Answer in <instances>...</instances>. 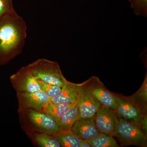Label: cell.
Here are the masks:
<instances>
[{
	"label": "cell",
	"instance_id": "obj_8",
	"mask_svg": "<svg viewBox=\"0 0 147 147\" xmlns=\"http://www.w3.org/2000/svg\"><path fill=\"white\" fill-rule=\"evenodd\" d=\"M17 95L20 111L29 110L40 112L51 101V98L41 90L34 92H17Z\"/></svg>",
	"mask_w": 147,
	"mask_h": 147
},
{
	"label": "cell",
	"instance_id": "obj_7",
	"mask_svg": "<svg viewBox=\"0 0 147 147\" xmlns=\"http://www.w3.org/2000/svg\"><path fill=\"white\" fill-rule=\"evenodd\" d=\"M10 79L17 92H34L41 90L38 80L26 66L21 67Z\"/></svg>",
	"mask_w": 147,
	"mask_h": 147
},
{
	"label": "cell",
	"instance_id": "obj_16",
	"mask_svg": "<svg viewBox=\"0 0 147 147\" xmlns=\"http://www.w3.org/2000/svg\"><path fill=\"white\" fill-rule=\"evenodd\" d=\"M129 98L139 107L142 112L145 113L146 110L147 101V76H145L144 81L141 88L134 94Z\"/></svg>",
	"mask_w": 147,
	"mask_h": 147
},
{
	"label": "cell",
	"instance_id": "obj_5",
	"mask_svg": "<svg viewBox=\"0 0 147 147\" xmlns=\"http://www.w3.org/2000/svg\"><path fill=\"white\" fill-rule=\"evenodd\" d=\"M93 118L99 133L113 136L119 118L115 110L101 105Z\"/></svg>",
	"mask_w": 147,
	"mask_h": 147
},
{
	"label": "cell",
	"instance_id": "obj_22",
	"mask_svg": "<svg viewBox=\"0 0 147 147\" xmlns=\"http://www.w3.org/2000/svg\"><path fill=\"white\" fill-rule=\"evenodd\" d=\"M80 147H91V146L87 140L83 139L80 144Z\"/></svg>",
	"mask_w": 147,
	"mask_h": 147
},
{
	"label": "cell",
	"instance_id": "obj_3",
	"mask_svg": "<svg viewBox=\"0 0 147 147\" xmlns=\"http://www.w3.org/2000/svg\"><path fill=\"white\" fill-rule=\"evenodd\" d=\"M113 136L119 139L122 146H146V145L147 132L138 123L119 118Z\"/></svg>",
	"mask_w": 147,
	"mask_h": 147
},
{
	"label": "cell",
	"instance_id": "obj_15",
	"mask_svg": "<svg viewBox=\"0 0 147 147\" xmlns=\"http://www.w3.org/2000/svg\"><path fill=\"white\" fill-rule=\"evenodd\" d=\"M73 104L55 103L50 101L44 106L42 111L50 116L57 122L65 114Z\"/></svg>",
	"mask_w": 147,
	"mask_h": 147
},
{
	"label": "cell",
	"instance_id": "obj_4",
	"mask_svg": "<svg viewBox=\"0 0 147 147\" xmlns=\"http://www.w3.org/2000/svg\"><path fill=\"white\" fill-rule=\"evenodd\" d=\"M76 88L79 119L93 117L101 104L89 90L84 82L76 84Z\"/></svg>",
	"mask_w": 147,
	"mask_h": 147
},
{
	"label": "cell",
	"instance_id": "obj_14",
	"mask_svg": "<svg viewBox=\"0 0 147 147\" xmlns=\"http://www.w3.org/2000/svg\"><path fill=\"white\" fill-rule=\"evenodd\" d=\"M79 108L76 100L65 114L57 122L60 129L71 130L74 123L79 119Z\"/></svg>",
	"mask_w": 147,
	"mask_h": 147
},
{
	"label": "cell",
	"instance_id": "obj_6",
	"mask_svg": "<svg viewBox=\"0 0 147 147\" xmlns=\"http://www.w3.org/2000/svg\"><path fill=\"white\" fill-rule=\"evenodd\" d=\"M116 95L115 110L119 118L128 121L140 123L143 116L146 114L129 98L119 95Z\"/></svg>",
	"mask_w": 147,
	"mask_h": 147
},
{
	"label": "cell",
	"instance_id": "obj_19",
	"mask_svg": "<svg viewBox=\"0 0 147 147\" xmlns=\"http://www.w3.org/2000/svg\"><path fill=\"white\" fill-rule=\"evenodd\" d=\"M130 7L137 16H147V0H128Z\"/></svg>",
	"mask_w": 147,
	"mask_h": 147
},
{
	"label": "cell",
	"instance_id": "obj_1",
	"mask_svg": "<svg viewBox=\"0 0 147 147\" xmlns=\"http://www.w3.org/2000/svg\"><path fill=\"white\" fill-rule=\"evenodd\" d=\"M27 26L15 11L0 18V63H5L23 50L27 38Z\"/></svg>",
	"mask_w": 147,
	"mask_h": 147
},
{
	"label": "cell",
	"instance_id": "obj_17",
	"mask_svg": "<svg viewBox=\"0 0 147 147\" xmlns=\"http://www.w3.org/2000/svg\"><path fill=\"white\" fill-rule=\"evenodd\" d=\"M91 147H118L119 145L113 136L101 133L91 140L87 141Z\"/></svg>",
	"mask_w": 147,
	"mask_h": 147
},
{
	"label": "cell",
	"instance_id": "obj_2",
	"mask_svg": "<svg viewBox=\"0 0 147 147\" xmlns=\"http://www.w3.org/2000/svg\"><path fill=\"white\" fill-rule=\"evenodd\" d=\"M26 67L35 78L47 84L61 88L66 80L57 62L39 59Z\"/></svg>",
	"mask_w": 147,
	"mask_h": 147
},
{
	"label": "cell",
	"instance_id": "obj_11",
	"mask_svg": "<svg viewBox=\"0 0 147 147\" xmlns=\"http://www.w3.org/2000/svg\"><path fill=\"white\" fill-rule=\"evenodd\" d=\"M71 130L81 139L91 140L99 134L93 117L77 120L74 123Z\"/></svg>",
	"mask_w": 147,
	"mask_h": 147
},
{
	"label": "cell",
	"instance_id": "obj_10",
	"mask_svg": "<svg viewBox=\"0 0 147 147\" xmlns=\"http://www.w3.org/2000/svg\"><path fill=\"white\" fill-rule=\"evenodd\" d=\"M29 117L32 123L44 132L52 134L60 130L57 121L43 112L29 110Z\"/></svg>",
	"mask_w": 147,
	"mask_h": 147
},
{
	"label": "cell",
	"instance_id": "obj_13",
	"mask_svg": "<svg viewBox=\"0 0 147 147\" xmlns=\"http://www.w3.org/2000/svg\"><path fill=\"white\" fill-rule=\"evenodd\" d=\"M57 139L61 147H80L82 140L72 130L60 129L56 133L51 134Z\"/></svg>",
	"mask_w": 147,
	"mask_h": 147
},
{
	"label": "cell",
	"instance_id": "obj_21",
	"mask_svg": "<svg viewBox=\"0 0 147 147\" xmlns=\"http://www.w3.org/2000/svg\"><path fill=\"white\" fill-rule=\"evenodd\" d=\"M13 0H0V18L7 13L15 11Z\"/></svg>",
	"mask_w": 147,
	"mask_h": 147
},
{
	"label": "cell",
	"instance_id": "obj_18",
	"mask_svg": "<svg viewBox=\"0 0 147 147\" xmlns=\"http://www.w3.org/2000/svg\"><path fill=\"white\" fill-rule=\"evenodd\" d=\"M34 139L40 146L42 147H60V143L51 134L45 132L35 134Z\"/></svg>",
	"mask_w": 147,
	"mask_h": 147
},
{
	"label": "cell",
	"instance_id": "obj_12",
	"mask_svg": "<svg viewBox=\"0 0 147 147\" xmlns=\"http://www.w3.org/2000/svg\"><path fill=\"white\" fill-rule=\"evenodd\" d=\"M77 97L76 84L66 80L61 87L59 93L55 97L51 98V102L53 103H64L73 104Z\"/></svg>",
	"mask_w": 147,
	"mask_h": 147
},
{
	"label": "cell",
	"instance_id": "obj_20",
	"mask_svg": "<svg viewBox=\"0 0 147 147\" xmlns=\"http://www.w3.org/2000/svg\"><path fill=\"white\" fill-rule=\"evenodd\" d=\"M38 82L41 90L51 98L57 95L61 90V88L58 86L47 84L39 80H38Z\"/></svg>",
	"mask_w": 147,
	"mask_h": 147
},
{
	"label": "cell",
	"instance_id": "obj_9",
	"mask_svg": "<svg viewBox=\"0 0 147 147\" xmlns=\"http://www.w3.org/2000/svg\"><path fill=\"white\" fill-rule=\"evenodd\" d=\"M84 82L89 90L101 105L115 110L116 95L106 89L100 79L93 76Z\"/></svg>",
	"mask_w": 147,
	"mask_h": 147
}]
</instances>
